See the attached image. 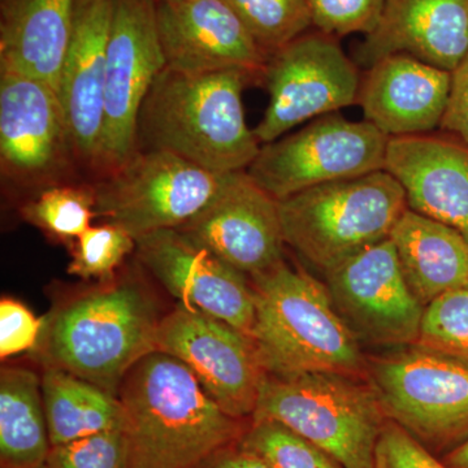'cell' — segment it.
<instances>
[{
	"label": "cell",
	"mask_w": 468,
	"mask_h": 468,
	"mask_svg": "<svg viewBox=\"0 0 468 468\" xmlns=\"http://www.w3.org/2000/svg\"><path fill=\"white\" fill-rule=\"evenodd\" d=\"M117 397L129 468H197L248 428L206 393L187 366L160 350L128 372Z\"/></svg>",
	"instance_id": "cell-1"
},
{
	"label": "cell",
	"mask_w": 468,
	"mask_h": 468,
	"mask_svg": "<svg viewBox=\"0 0 468 468\" xmlns=\"http://www.w3.org/2000/svg\"><path fill=\"white\" fill-rule=\"evenodd\" d=\"M251 79L237 69L185 73L165 67L141 107L138 149L167 151L218 175L246 171L261 150L242 103Z\"/></svg>",
	"instance_id": "cell-2"
},
{
	"label": "cell",
	"mask_w": 468,
	"mask_h": 468,
	"mask_svg": "<svg viewBox=\"0 0 468 468\" xmlns=\"http://www.w3.org/2000/svg\"><path fill=\"white\" fill-rule=\"evenodd\" d=\"M160 320L155 301L137 280L110 282L52 313L36 347L46 367L117 396L128 372L158 350Z\"/></svg>",
	"instance_id": "cell-3"
},
{
	"label": "cell",
	"mask_w": 468,
	"mask_h": 468,
	"mask_svg": "<svg viewBox=\"0 0 468 468\" xmlns=\"http://www.w3.org/2000/svg\"><path fill=\"white\" fill-rule=\"evenodd\" d=\"M252 340L268 375L340 372L362 378L368 369L359 338L341 318L325 284L286 261L252 277Z\"/></svg>",
	"instance_id": "cell-4"
},
{
	"label": "cell",
	"mask_w": 468,
	"mask_h": 468,
	"mask_svg": "<svg viewBox=\"0 0 468 468\" xmlns=\"http://www.w3.org/2000/svg\"><path fill=\"white\" fill-rule=\"evenodd\" d=\"M285 245L322 272L389 239L408 209L389 172L334 181L279 201Z\"/></svg>",
	"instance_id": "cell-5"
},
{
	"label": "cell",
	"mask_w": 468,
	"mask_h": 468,
	"mask_svg": "<svg viewBox=\"0 0 468 468\" xmlns=\"http://www.w3.org/2000/svg\"><path fill=\"white\" fill-rule=\"evenodd\" d=\"M251 419L282 424L345 468H377L378 437L388 420L372 385L340 372L266 374Z\"/></svg>",
	"instance_id": "cell-6"
},
{
	"label": "cell",
	"mask_w": 468,
	"mask_h": 468,
	"mask_svg": "<svg viewBox=\"0 0 468 468\" xmlns=\"http://www.w3.org/2000/svg\"><path fill=\"white\" fill-rule=\"evenodd\" d=\"M229 175L215 174L167 151L138 149L94 185L95 215L134 239L178 229L217 198Z\"/></svg>",
	"instance_id": "cell-7"
},
{
	"label": "cell",
	"mask_w": 468,
	"mask_h": 468,
	"mask_svg": "<svg viewBox=\"0 0 468 468\" xmlns=\"http://www.w3.org/2000/svg\"><path fill=\"white\" fill-rule=\"evenodd\" d=\"M388 143L371 122L331 113L261 144L246 174L282 201L318 185L383 171Z\"/></svg>",
	"instance_id": "cell-8"
},
{
	"label": "cell",
	"mask_w": 468,
	"mask_h": 468,
	"mask_svg": "<svg viewBox=\"0 0 468 468\" xmlns=\"http://www.w3.org/2000/svg\"><path fill=\"white\" fill-rule=\"evenodd\" d=\"M411 346L368 365L385 417L421 443L460 445L468 437V366Z\"/></svg>",
	"instance_id": "cell-9"
},
{
	"label": "cell",
	"mask_w": 468,
	"mask_h": 468,
	"mask_svg": "<svg viewBox=\"0 0 468 468\" xmlns=\"http://www.w3.org/2000/svg\"><path fill=\"white\" fill-rule=\"evenodd\" d=\"M337 39L309 30L268 57L261 79L270 103L254 129L261 144L358 101V68Z\"/></svg>",
	"instance_id": "cell-10"
},
{
	"label": "cell",
	"mask_w": 468,
	"mask_h": 468,
	"mask_svg": "<svg viewBox=\"0 0 468 468\" xmlns=\"http://www.w3.org/2000/svg\"><path fill=\"white\" fill-rule=\"evenodd\" d=\"M165 67L155 0H113L103 131L94 167L101 177L124 165L137 151L141 107Z\"/></svg>",
	"instance_id": "cell-11"
},
{
	"label": "cell",
	"mask_w": 468,
	"mask_h": 468,
	"mask_svg": "<svg viewBox=\"0 0 468 468\" xmlns=\"http://www.w3.org/2000/svg\"><path fill=\"white\" fill-rule=\"evenodd\" d=\"M73 159L57 90L32 77L0 70L3 180L16 189L41 192L68 183Z\"/></svg>",
	"instance_id": "cell-12"
},
{
	"label": "cell",
	"mask_w": 468,
	"mask_h": 468,
	"mask_svg": "<svg viewBox=\"0 0 468 468\" xmlns=\"http://www.w3.org/2000/svg\"><path fill=\"white\" fill-rule=\"evenodd\" d=\"M158 350L187 366L228 415L252 418L267 372L250 335L178 303L160 320Z\"/></svg>",
	"instance_id": "cell-13"
},
{
	"label": "cell",
	"mask_w": 468,
	"mask_h": 468,
	"mask_svg": "<svg viewBox=\"0 0 468 468\" xmlns=\"http://www.w3.org/2000/svg\"><path fill=\"white\" fill-rule=\"evenodd\" d=\"M341 318L356 337L378 345H415L426 307L403 276L390 239L325 273Z\"/></svg>",
	"instance_id": "cell-14"
},
{
	"label": "cell",
	"mask_w": 468,
	"mask_h": 468,
	"mask_svg": "<svg viewBox=\"0 0 468 468\" xmlns=\"http://www.w3.org/2000/svg\"><path fill=\"white\" fill-rule=\"evenodd\" d=\"M135 242L141 264L172 297L252 338L255 294L248 276L177 229L144 234Z\"/></svg>",
	"instance_id": "cell-15"
},
{
	"label": "cell",
	"mask_w": 468,
	"mask_h": 468,
	"mask_svg": "<svg viewBox=\"0 0 468 468\" xmlns=\"http://www.w3.org/2000/svg\"><path fill=\"white\" fill-rule=\"evenodd\" d=\"M177 230L250 279L285 261L279 201L246 171L230 174L217 198Z\"/></svg>",
	"instance_id": "cell-16"
},
{
	"label": "cell",
	"mask_w": 468,
	"mask_h": 468,
	"mask_svg": "<svg viewBox=\"0 0 468 468\" xmlns=\"http://www.w3.org/2000/svg\"><path fill=\"white\" fill-rule=\"evenodd\" d=\"M155 16L169 69L263 75L268 57L226 0H155Z\"/></svg>",
	"instance_id": "cell-17"
},
{
	"label": "cell",
	"mask_w": 468,
	"mask_h": 468,
	"mask_svg": "<svg viewBox=\"0 0 468 468\" xmlns=\"http://www.w3.org/2000/svg\"><path fill=\"white\" fill-rule=\"evenodd\" d=\"M112 12L113 0H77L72 37L57 88L76 159L92 169L103 131Z\"/></svg>",
	"instance_id": "cell-18"
},
{
	"label": "cell",
	"mask_w": 468,
	"mask_h": 468,
	"mask_svg": "<svg viewBox=\"0 0 468 468\" xmlns=\"http://www.w3.org/2000/svg\"><path fill=\"white\" fill-rule=\"evenodd\" d=\"M452 77L411 55H389L368 68L358 103L366 122L389 138L428 134L441 126Z\"/></svg>",
	"instance_id": "cell-19"
},
{
	"label": "cell",
	"mask_w": 468,
	"mask_h": 468,
	"mask_svg": "<svg viewBox=\"0 0 468 468\" xmlns=\"http://www.w3.org/2000/svg\"><path fill=\"white\" fill-rule=\"evenodd\" d=\"M385 171L408 208L458 230L468 241V146L436 135L389 138Z\"/></svg>",
	"instance_id": "cell-20"
},
{
	"label": "cell",
	"mask_w": 468,
	"mask_h": 468,
	"mask_svg": "<svg viewBox=\"0 0 468 468\" xmlns=\"http://www.w3.org/2000/svg\"><path fill=\"white\" fill-rule=\"evenodd\" d=\"M393 54L454 72L468 57V0H387L358 61L369 68Z\"/></svg>",
	"instance_id": "cell-21"
},
{
	"label": "cell",
	"mask_w": 468,
	"mask_h": 468,
	"mask_svg": "<svg viewBox=\"0 0 468 468\" xmlns=\"http://www.w3.org/2000/svg\"><path fill=\"white\" fill-rule=\"evenodd\" d=\"M77 0H2L0 70L39 80L57 90Z\"/></svg>",
	"instance_id": "cell-22"
},
{
	"label": "cell",
	"mask_w": 468,
	"mask_h": 468,
	"mask_svg": "<svg viewBox=\"0 0 468 468\" xmlns=\"http://www.w3.org/2000/svg\"><path fill=\"white\" fill-rule=\"evenodd\" d=\"M389 239L406 282L424 307L468 288V241L458 230L408 208Z\"/></svg>",
	"instance_id": "cell-23"
},
{
	"label": "cell",
	"mask_w": 468,
	"mask_h": 468,
	"mask_svg": "<svg viewBox=\"0 0 468 468\" xmlns=\"http://www.w3.org/2000/svg\"><path fill=\"white\" fill-rule=\"evenodd\" d=\"M42 378L7 366L0 372V468H46L51 452Z\"/></svg>",
	"instance_id": "cell-24"
},
{
	"label": "cell",
	"mask_w": 468,
	"mask_h": 468,
	"mask_svg": "<svg viewBox=\"0 0 468 468\" xmlns=\"http://www.w3.org/2000/svg\"><path fill=\"white\" fill-rule=\"evenodd\" d=\"M42 396L52 448L122 428L119 397L55 367L42 375Z\"/></svg>",
	"instance_id": "cell-25"
},
{
	"label": "cell",
	"mask_w": 468,
	"mask_h": 468,
	"mask_svg": "<svg viewBox=\"0 0 468 468\" xmlns=\"http://www.w3.org/2000/svg\"><path fill=\"white\" fill-rule=\"evenodd\" d=\"M91 185L60 184L46 187L24 203L20 215L30 226L58 241H75L91 227L95 215Z\"/></svg>",
	"instance_id": "cell-26"
},
{
	"label": "cell",
	"mask_w": 468,
	"mask_h": 468,
	"mask_svg": "<svg viewBox=\"0 0 468 468\" xmlns=\"http://www.w3.org/2000/svg\"><path fill=\"white\" fill-rule=\"evenodd\" d=\"M226 2L267 57L314 27L307 0Z\"/></svg>",
	"instance_id": "cell-27"
},
{
	"label": "cell",
	"mask_w": 468,
	"mask_h": 468,
	"mask_svg": "<svg viewBox=\"0 0 468 468\" xmlns=\"http://www.w3.org/2000/svg\"><path fill=\"white\" fill-rule=\"evenodd\" d=\"M239 441L271 468H345L315 443L268 419H251Z\"/></svg>",
	"instance_id": "cell-28"
},
{
	"label": "cell",
	"mask_w": 468,
	"mask_h": 468,
	"mask_svg": "<svg viewBox=\"0 0 468 468\" xmlns=\"http://www.w3.org/2000/svg\"><path fill=\"white\" fill-rule=\"evenodd\" d=\"M415 346L468 366V288L445 292L428 304Z\"/></svg>",
	"instance_id": "cell-29"
},
{
	"label": "cell",
	"mask_w": 468,
	"mask_h": 468,
	"mask_svg": "<svg viewBox=\"0 0 468 468\" xmlns=\"http://www.w3.org/2000/svg\"><path fill=\"white\" fill-rule=\"evenodd\" d=\"M137 248V242L122 228L103 223L91 226L73 241L69 275L82 280L109 282L125 258Z\"/></svg>",
	"instance_id": "cell-30"
},
{
	"label": "cell",
	"mask_w": 468,
	"mask_h": 468,
	"mask_svg": "<svg viewBox=\"0 0 468 468\" xmlns=\"http://www.w3.org/2000/svg\"><path fill=\"white\" fill-rule=\"evenodd\" d=\"M46 468H129L122 428L55 446Z\"/></svg>",
	"instance_id": "cell-31"
},
{
	"label": "cell",
	"mask_w": 468,
	"mask_h": 468,
	"mask_svg": "<svg viewBox=\"0 0 468 468\" xmlns=\"http://www.w3.org/2000/svg\"><path fill=\"white\" fill-rule=\"evenodd\" d=\"M313 26L335 38L377 27L387 0H307Z\"/></svg>",
	"instance_id": "cell-32"
},
{
	"label": "cell",
	"mask_w": 468,
	"mask_h": 468,
	"mask_svg": "<svg viewBox=\"0 0 468 468\" xmlns=\"http://www.w3.org/2000/svg\"><path fill=\"white\" fill-rule=\"evenodd\" d=\"M377 468H451L437 461L423 443L388 419L377 445Z\"/></svg>",
	"instance_id": "cell-33"
},
{
	"label": "cell",
	"mask_w": 468,
	"mask_h": 468,
	"mask_svg": "<svg viewBox=\"0 0 468 468\" xmlns=\"http://www.w3.org/2000/svg\"><path fill=\"white\" fill-rule=\"evenodd\" d=\"M45 320L20 302L3 298L0 301V356L8 359L38 344Z\"/></svg>",
	"instance_id": "cell-34"
},
{
	"label": "cell",
	"mask_w": 468,
	"mask_h": 468,
	"mask_svg": "<svg viewBox=\"0 0 468 468\" xmlns=\"http://www.w3.org/2000/svg\"><path fill=\"white\" fill-rule=\"evenodd\" d=\"M441 128L468 146V57L452 72L451 97Z\"/></svg>",
	"instance_id": "cell-35"
},
{
	"label": "cell",
	"mask_w": 468,
	"mask_h": 468,
	"mask_svg": "<svg viewBox=\"0 0 468 468\" xmlns=\"http://www.w3.org/2000/svg\"><path fill=\"white\" fill-rule=\"evenodd\" d=\"M197 468H271L261 455L243 446L241 441L218 449Z\"/></svg>",
	"instance_id": "cell-36"
},
{
	"label": "cell",
	"mask_w": 468,
	"mask_h": 468,
	"mask_svg": "<svg viewBox=\"0 0 468 468\" xmlns=\"http://www.w3.org/2000/svg\"><path fill=\"white\" fill-rule=\"evenodd\" d=\"M443 462L451 468H468V437L455 446Z\"/></svg>",
	"instance_id": "cell-37"
}]
</instances>
